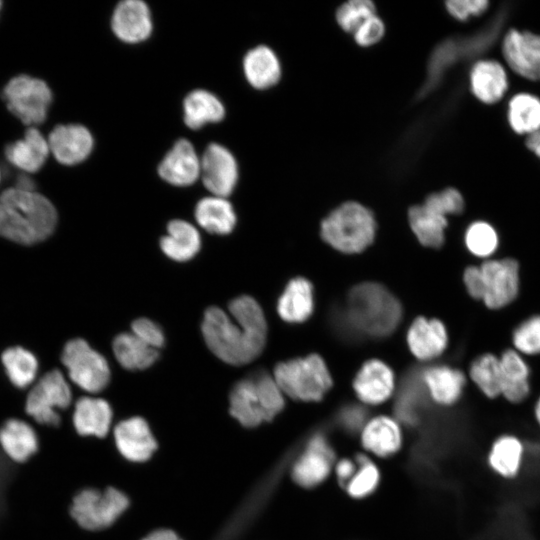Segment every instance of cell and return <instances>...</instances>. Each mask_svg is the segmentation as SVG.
<instances>
[{"mask_svg":"<svg viewBox=\"0 0 540 540\" xmlns=\"http://www.w3.org/2000/svg\"><path fill=\"white\" fill-rule=\"evenodd\" d=\"M230 318L218 307H209L201 330L210 351L230 365L254 360L263 350L267 324L260 305L250 296H240L229 304Z\"/></svg>","mask_w":540,"mask_h":540,"instance_id":"cell-1","label":"cell"},{"mask_svg":"<svg viewBox=\"0 0 540 540\" xmlns=\"http://www.w3.org/2000/svg\"><path fill=\"white\" fill-rule=\"evenodd\" d=\"M58 215L52 202L37 191L14 186L0 193V237L22 245L47 239Z\"/></svg>","mask_w":540,"mask_h":540,"instance_id":"cell-2","label":"cell"},{"mask_svg":"<svg viewBox=\"0 0 540 540\" xmlns=\"http://www.w3.org/2000/svg\"><path fill=\"white\" fill-rule=\"evenodd\" d=\"M401 315L398 300L379 284H360L348 296V324L366 336L383 337L390 334L400 322Z\"/></svg>","mask_w":540,"mask_h":540,"instance_id":"cell-3","label":"cell"},{"mask_svg":"<svg viewBox=\"0 0 540 540\" xmlns=\"http://www.w3.org/2000/svg\"><path fill=\"white\" fill-rule=\"evenodd\" d=\"M283 392L275 379L263 372L237 382L230 393V413L245 427L269 421L284 407Z\"/></svg>","mask_w":540,"mask_h":540,"instance_id":"cell-4","label":"cell"},{"mask_svg":"<svg viewBox=\"0 0 540 540\" xmlns=\"http://www.w3.org/2000/svg\"><path fill=\"white\" fill-rule=\"evenodd\" d=\"M375 232L373 213L356 201L344 202L321 223L323 239L345 253L364 250L372 243Z\"/></svg>","mask_w":540,"mask_h":540,"instance_id":"cell-5","label":"cell"},{"mask_svg":"<svg viewBox=\"0 0 540 540\" xmlns=\"http://www.w3.org/2000/svg\"><path fill=\"white\" fill-rule=\"evenodd\" d=\"M274 379L283 393L302 401L321 400L332 385L323 359L315 354L278 364Z\"/></svg>","mask_w":540,"mask_h":540,"instance_id":"cell-6","label":"cell"},{"mask_svg":"<svg viewBox=\"0 0 540 540\" xmlns=\"http://www.w3.org/2000/svg\"><path fill=\"white\" fill-rule=\"evenodd\" d=\"M1 96L7 110L28 127L45 122L53 100L49 85L28 74L12 77L4 85Z\"/></svg>","mask_w":540,"mask_h":540,"instance_id":"cell-7","label":"cell"},{"mask_svg":"<svg viewBox=\"0 0 540 540\" xmlns=\"http://www.w3.org/2000/svg\"><path fill=\"white\" fill-rule=\"evenodd\" d=\"M482 278L481 303L491 311L512 304L521 289V267L514 257L490 258L479 264Z\"/></svg>","mask_w":540,"mask_h":540,"instance_id":"cell-8","label":"cell"},{"mask_svg":"<svg viewBox=\"0 0 540 540\" xmlns=\"http://www.w3.org/2000/svg\"><path fill=\"white\" fill-rule=\"evenodd\" d=\"M71 400L68 382L59 370L54 369L43 375L29 390L24 410L36 423L55 427L61 421L58 410L69 407Z\"/></svg>","mask_w":540,"mask_h":540,"instance_id":"cell-9","label":"cell"},{"mask_svg":"<svg viewBox=\"0 0 540 540\" xmlns=\"http://www.w3.org/2000/svg\"><path fill=\"white\" fill-rule=\"evenodd\" d=\"M128 505V498L115 488L84 489L72 499L70 514L80 527L94 531L113 524Z\"/></svg>","mask_w":540,"mask_h":540,"instance_id":"cell-10","label":"cell"},{"mask_svg":"<svg viewBox=\"0 0 540 540\" xmlns=\"http://www.w3.org/2000/svg\"><path fill=\"white\" fill-rule=\"evenodd\" d=\"M61 360L71 381L82 390L98 393L110 380V368L106 359L81 338L68 341Z\"/></svg>","mask_w":540,"mask_h":540,"instance_id":"cell-11","label":"cell"},{"mask_svg":"<svg viewBox=\"0 0 540 540\" xmlns=\"http://www.w3.org/2000/svg\"><path fill=\"white\" fill-rule=\"evenodd\" d=\"M502 25V16L483 30L459 40H447L438 46L430 62V81L433 85L443 72L461 58H472L487 50L497 39Z\"/></svg>","mask_w":540,"mask_h":540,"instance_id":"cell-12","label":"cell"},{"mask_svg":"<svg viewBox=\"0 0 540 540\" xmlns=\"http://www.w3.org/2000/svg\"><path fill=\"white\" fill-rule=\"evenodd\" d=\"M501 47L511 70L525 79L540 81V35L510 29L505 33Z\"/></svg>","mask_w":540,"mask_h":540,"instance_id":"cell-13","label":"cell"},{"mask_svg":"<svg viewBox=\"0 0 540 540\" xmlns=\"http://www.w3.org/2000/svg\"><path fill=\"white\" fill-rule=\"evenodd\" d=\"M200 160V177L207 190L214 196H229L238 181V165L233 154L223 145L211 143Z\"/></svg>","mask_w":540,"mask_h":540,"instance_id":"cell-14","label":"cell"},{"mask_svg":"<svg viewBox=\"0 0 540 540\" xmlns=\"http://www.w3.org/2000/svg\"><path fill=\"white\" fill-rule=\"evenodd\" d=\"M50 153L65 166L83 162L90 155L94 141L90 131L80 124H59L48 137Z\"/></svg>","mask_w":540,"mask_h":540,"instance_id":"cell-15","label":"cell"},{"mask_svg":"<svg viewBox=\"0 0 540 540\" xmlns=\"http://www.w3.org/2000/svg\"><path fill=\"white\" fill-rule=\"evenodd\" d=\"M334 459L332 447L322 434H315L292 468V477L303 487H314L327 478Z\"/></svg>","mask_w":540,"mask_h":540,"instance_id":"cell-16","label":"cell"},{"mask_svg":"<svg viewBox=\"0 0 540 540\" xmlns=\"http://www.w3.org/2000/svg\"><path fill=\"white\" fill-rule=\"evenodd\" d=\"M526 446L514 433L495 437L486 453V463L492 473L503 480H515L524 469Z\"/></svg>","mask_w":540,"mask_h":540,"instance_id":"cell-17","label":"cell"},{"mask_svg":"<svg viewBox=\"0 0 540 540\" xmlns=\"http://www.w3.org/2000/svg\"><path fill=\"white\" fill-rule=\"evenodd\" d=\"M3 153L11 166L25 174H34L46 163L50 148L37 127H27L22 138L5 145Z\"/></svg>","mask_w":540,"mask_h":540,"instance_id":"cell-18","label":"cell"},{"mask_svg":"<svg viewBox=\"0 0 540 540\" xmlns=\"http://www.w3.org/2000/svg\"><path fill=\"white\" fill-rule=\"evenodd\" d=\"M111 27L114 34L126 43H139L152 32V18L148 5L141 0H124L115 7Z\"/></svg>","mask_w":540,"mask_h":540,"instance_id":"cell-19","label":"cell"},{"mask_svg":"<svg viewBox=\"0 0 540 540\" xmlns=\"http://www.w3.org/2000/svg\"><path fill=\"white\" fill-rule=\"evenodd\" d=\"M40 439L35 428L21 418H9L0 426V449L16 464H25L38 453Z\"/></svg>","mask_w":540,"mask_h":540,"instance_id":"cell-20","label":"cell"},{"mask_svg":"<svg viewBox=\"0 0 540 540\" xmlns=\"http://www.w3.org/2000/svg\"><path fill=\"white\" fill-rule=\"evenodd\" d=\"M200 170L201 160L186 139L178 140L158 166L160 177L175 186L192 185L200 177Z\"/></svg>","mask_w":540,"mask_h":540,"instance_id":"cell-21","label":"cell"},{"mask_svg":"<svg viewBox=\"0 0 540 540\" xmlns=\"http://www.w3.org/2000/svg\"><path fill=\"white\" fill-rule=\"evenodd\" d=\"M499 360L502 376L501 397L513 405L523 403L531 394V368L528 362L512 347L504 349Z\"/></svg>","mask_w":540,"mask_h":540,"instance_id":"cell-22","label":"cell"},{"mask_svg":"<svg viewBox=\"0 0 540 540\" xmlns=\"http://www.w3.org/2000/svg\"><path fill=\"white\" fill-rule=\"evenodd\" d=\"M119 452L134 462L148 460L157 444L147 422L141 417H131L119 422L114 429Z\"/></svg>","mask_w":540,"mask_h":540,"instance_id":"cell-23","label":"cell"},{"mask_svg":"<svg viewBox=\"0 0 540 540\" xmlns=\"http://www.w3.org/2000/svg\"><path fill=\"white\" fill-rule=\"evenodd\" d=\"M470 89L484 104L500 101L508 89V76L504 66L492 59L477 60L469 73Z\"/></svg>","mask_w":540,"mask_h":540,"instance_id":"cell-24","label":"cell"},{"mask_svg":"<svg viewBox=\"0 0 540 540\" xmlns=\"http://www.w3.org/2000/svg\"><path fill=\"white\" fill-rule=\"evenodd\" d=\"M421 379L430 398L442 406L457 403L463 395L467 378L459 369L447 365H434L421 373Z\"/></svg>","mask_w":540,"mask_h":540,"instance_id":"cell-25","label":"cell"},{"mask_svg":"<svg viewBox=\"0 0 540 540\" xmlns=\"http://www.w3.org/2000/svg\"><path fill=\"white\" fill-rule=\"evenodd\" d=\"M407 341L415 357L425 361L432 360L446 350L448 332L440 320L419 317L409 328Z\"/></svg>","mask_w":540,"mask_h":540,"instance_id":"cell-26","label":"cell"},{"mask_svg":"<svg viewBox=\"0 0 540 540\" xmlns=\"http://www.w3.org/2000/svg\"><path fill=\"white\" fill-rule=\"evenodd\" d=\"M358 398L367 404L376 405L387 400L394 390V374L382 361L366 362L354 380Z\"/></svg>","mask_w":540,"mask_h":540,"instance_id":"cell-27","label":"cell"},{"mask_svg":"<svg viewBox=\"0 0 540 540\" xmlns=\"http://www.w3.org/2000/svg\"><path fill=\"white\" fill-rule=\"evenodd\" d=\"M243 71L247 82L258 90L274 87L282 77L280 60L275 51L266 45H258L245 54Z\"/></svg>","mask_w":540,"mask_h":540,"instance_id":"cell-28","label":"cell"},{"mask_svg":"<svg viewBox=\"0 0 540 540\" xmlns=\"http://www.w3.org/2000/svg\"><path fill=\"white\" fill-rule=\"evenodd\" d=\"M72 421L78 434L104 437L110 429L112 409L104 399L81 397L75 403Z\"/></svg>","mask_w":540,"mask_h":540,"instance_id":"cell-29","label":"cell"},{"mask_svg":"<svg viewBox=\"0 0 540 540\" xmlns=\"http://www.w3.org/2000/svg\"><path fill=\"white\" fill-rule=\"evenodd\" d=\"M160 247L170 259L185 262L200 250V234L191 223L175 219L168 223L167 234L161 238Z\"/></svg>","mask_w":540,"mask_h":540,"instance_id":"cell-30","label":"cell"},{"mask_svg":"<svg viewBox=\"0 0 540 540\" xmlns=\"http://www.w3.org/2000/svg\"><path fill=\"white\" fill-rule=\"evenodd\" d=\"M364 448L378 456L396 453L402 442L398 423L390 417L379 416L365 424L361 433Z\"/></svg>","mask_w":540,"mask_h":540,"instance_id":"cell-31","label":"cell"},{"mask_svg":"<svg viewBox=\"0 0 540 540\" xmlns=\"http://www.w3.org/2000/svg\"><path fill=\"white\" fill-rule=\"evenodd\" d=\"M408 219L421 244L431 248H440L443 245L448 226L447 216L422 203L409 209Z\"/></svg>","mask_w":540,"mask_h":540,"instance_id":"cell-32","label":"cell"},{"mask_svg":"<svg viewBox=\"0 0 540 540\" xmlns=\"http://www.w3.org/2000/svg\"><path fill=\"white\" fill-rule=\"evenodd\" d=\"M195 219L207 232L217 235L229 234L236 225V214L225 197L202 198L195 207Z\"/></svg>","mask_w":540,"mask_h":540,"instance_id":"cell-33","label":"cell"},{"mask_svg":"<svg viewBox=\"0 0 540 540\" xmlns=\"http://www.w3.org/2000/svg\"><path fill=\"white\" fill-rule=\"evenodd\" d=\"M184 122L191 129H200L208 123L221 121L225 116L222 102L211 92L197 89L183 102Z\"/></svg>","mask_w":540,"mask_h":540,"instance_id":"cell-34","label":"cell"},{"mask_svg":"<svg viewBox=\"0 0 540 540\" xmlns=\"http://www.w3.org/2000/svg\"><path fill=\"white\" fill-rule=\"evenodd\" d=\"M313 289L304 278L289 282L278 301V313L285 321L298 323L305 321L313 311Z\"/></svg>","mask_w":540,"mask_h":540,"instance_id":"cell-35","label":"cell"},{"mask_svg":"<svg viewBox=\"0 0 540 540\" xmlns=\"http://www.w3.org/2000/svg\"><path fill=\"white\" fill-rule=\"evenodd\" d=\"M112 348L119 364L131 371L150 367L159 355L157 349L145 344L132 332L118 334L113 340Z\"/></svg>","mask_w":540,"mask_h":540,"instance_id":"cell-36","label":"cell"},{"mask_svg":"<svg viewBox=\"0 0 540 540\" xmlns=\"http://www.w3.org/2000/svg\"><path fill=\"white\" fill-rule=\"evenodd\" d=\"M468 377L487 399L494 400L501 397L502 376L499 355L493 352L478 355L469 365Z\"/></svg>","mask_w":540,"mask_h":540,"instance_id":"cell-37","label":"cell"},{"mask_svg":"<svg viewBox=\"0 0 540 540\" xmlns=\"http://www.w3.org/2000/svg\"><path fill=\"white\" fill-rule=\"evenodd\" d=\"M508 122L518 134L530 135L540 129V98L521 92L511 97L507 110Z\"/></svg>","mask_w":540,"mask_h":540,"instance_id":"cell-38","label":"cell"},{"mask_svg":"<svg viewBox=\"0 0 540 540\" xmlns=\"http://www.w3.org/2000/svg\"><path fill=\"white\" fill-rule=\"evenodd\" d=\"M5 373L10 382L18 389H26L35 380L38 361L29 350L14 346L6 349L1 356Z\"/></svg>","mask_w":540,"mask_h":540,"instance_id":"cell-39","label":"cell"},{"mask_svg":"<svg viewBox=\"0 0 540 540\" xmlns=\"http://www.w3.org/2000/svg\"><path fill=\"white\" fill-rule=\"evenodd\" d=\"M464 244L473 257L484 261L493 258L498 251L500 237L491 223L485 220H476L466 228Z\"/></svg>","mask_w":540,"mask_h":540,"instance_id":"cell-40","label":"cell"},{"mask_svg":"<svg viewBox=\"0 0 540 540\" xmlns=\"http://www.w3.org/2000/svg\"><path fill=\"white\" fill-rule=\"evenodd\" d=\"M511 344L524 357L540 355V314L527 317L513 329Z\"/></svg>","mask_w":540,"mask_h":540,"instance_id":"cell-41","label":"cell"},{"mask_svg":"<svg viewBox=\"0 0 540 540\" xmlns=\"http://www.w3.org/2000/svg\"><path fill=\"white\" fill-rule=\"evenodd\" d=\"M425 388L421 376L410 375L402 387L396 404L398 417L408 424H413L418 419V409L422 401V390Z\"/></svg>","mask_w":540,"mask_h":540,"instance_id":"cell-42","label":"cell"},{"mask_svg":"<svg viewBox=\"0 0 540 540\" xmlns=\"http://www.w3.org/2000/svg\"><path fill=\"white\" fill-rule=\"evenodd\" d=\"M376 14V6L370 0H351L341 4L335 19L342 31L353 34L368 18Z\"/></svg>","mask_w":540,"mask_h":540,"instance_id":"cell-43","label":"cell"},{"mask_svg":"<svg viewBox=\"0 0 540 540\" xmlns=\"http://www.w3.org/2000/svg\"><path fill=\"white\" fill-rule=\"evenodd\" d=\"M357 464L358 468L346 488L350 496L362 498L376 489L380 475L376 465L363 455L357 458Z\"/></svg>","mask_w":540,"mask_h":540,"instance_id":"cell-44","label":"cell"},{"mask_svg":"<svg viewBox=\"0 0 540 540\" xmlns=\"http://www.w3.org/2000/svg\"><path fill=\"white\" fill-rule=\"evenodd\" d=\"M423 203L445 216L458 215L465 208V201L461 192L453 187L429 194Z\"/></svg>","mask_w":540,"mask_h":540,"instance_id":"cell-45","label":"cell"},{"mask_svg":"<svg viewBox=\"0 0 540 540\" xmlns=\"http://www.w3.org/2000/svg\"><path fill=\"white\" fill-rule=\"evenodd\" d=\"M386 32L384 21L377 15L365 20L352 34L354 42L363 48L379 43Z\"/></svg>","mask_w":540,"mask_h":540,"instance_id":"cell-46","label":"cell"},{"mask_svg":"<svg viewBox=\"0 0 540 540\" xmlns=\"http://www.w3.org/2000/svg\"><path fill=\"white\" fill-rule=\"evenodd\" d=\"M487 0H449L445 7L450 16L458 21L482 15L489 7Z\"/></svg>","mask_w":540,"mask_h":540,"instance_id":"cell-47","label":"cell"},{"mask_svg":"<svg viewBox=\"0 0 540 540\" xmlns=\"http://www.w3.org/2000/svg\"><path fill=\"white\" fill-rule=\"evenodd\" d=\"M131 332L145 344L159 349L165 343L161 327L148 318H138L131 324Z\"/></svg>","mask_w":540,"mask_h":540,"instance_id":"cell-48","label":"cell"},{"mask_svg":"<svg viewBox=\"0 0 540 540\" xmlns=\"http://www.w3.org/2000/svg\"><path fill=\"white\" fill-rule=\"evenodd\" d=\"M467 294L475 301L482 300V278L479 265H468L462 275Z\"/></svg>","mask_w":540,"mask_h":540,"instance_id":"cell-49","label":"cell"},{"mask_svg":"<svg viewBox=\"0 0 540 540\" xmlns=\"http://www.w3.org/2000/svg\"><path fill=\"white\" fill-rule=\"evenodd\" d=\"M366 412L355 405L344 408L340 413V423L349 431H357L364 426Z\"/></svg>","mask_w":540,"mask_h":540,"instance_id":"cell-50","label":"cell"},{"mask_svg":"<svg viewBox=\"0 0 540 540\" xmlns=\"http://www.w3.org/2000/svg\"><path fill=\"white\" fill-rule=\"evenodd\" d=\"M357 470L355 463L349 459H342L336 466V475L341 485L346 486Z\"/></svg>","mask_w":540,"mask_h":540,"instance_id":"cell-51","label":"cell"},{"mask_svg":"<svg viewBox=\"0 0 540 540\" xmlns=\"http://www.w3.org/2000/svg\"><path fill=\"white\" fill-rule=\"evenodd\" d=\"M142 540H182V539L172 530L161 529V530H156L150 533Z\"/></svg>","mask_w":540,"mask_h":540,"instance_id":"cell-52","label":"cell"},{"mask_svg":"<svg viewBox=\"0 0 540 540\" xmlns=\"http://www.w3.org/2000/svg\"><path fill=\"white\" fill-rule=\"evenodd\" d=\"M526 146L531 152L540 158V129L527 136Z\"/></svg>","mask_w":540,"mask_h":540,"instance_id":"cell-53","label":"cell"},{"mask_svg":"<svg viewBox=\"0 0 540 540\" xmlns=\"http://www.w3.org/2000/svg\"><path fill=\"white\" fill-rule=\"evenodd\" d=\"M533 416L535 419V422L537 423L538 427L540 428V395L536 399L534 406H533Z\"/></svg>","mask_w":540,"mask_h":540,"instance_id":"cell-54","label":"cell"},{"mask_svg":"<svg viewBox=\"0 0 540 540\" xmlns=\"http://www.w3.org/2000/svg\"><path fill=\"white\" fill-rule=\"evenodd\" d=\"M2 177H3V172H2V169H1V167H0V184H1V182H2Z\"/></svg>","mask_w":540,"mask_h":540,"instance_id":"cell-55","label":"cell"},{"mask_svg":"<svg viewBox=\"0 0 540 540\" xmlns=\"http://www.w3.org/2000/svg\"><path fill=\"white\" fill-rule=\"evenodd\" d=\"M2 6H3V2L0 1V12H1V10H2Z\"/></svg>","mask_w":540,"mask_h":540,"instance_id":"cell-56","label":"cell"}]
</instances>
